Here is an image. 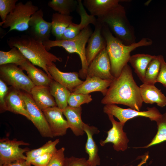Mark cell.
<instances>
[{"instance_id":"18","label":"cell","mask_w":166,"mask_h":166,"mask_svg":"<svg viewBox=\"0 0 166 166\" xmlns=\"http://www.w3.org/2000/svg\"><path fill=\"white\" fill-rule=\"evenodd\" d=\"M112 81L101 79L96 77H86L85 80L72 93L89 94L92 92L98 91L105 96Z\"/></svg>"},{"instance_id":"39","label":"cell","mask_w":166,"mask_h":166,"mask_svg":"<svg viewBox=\"0 0 166 166\" xmlns=\"http://www.w3.org/2000/svg\"><path fill=\"white\" fill-rule=\"evenodd\" d=\"M8 92V88L2 80L0 79V105L1 113L6 110L5 99Z\"/></svg>"},{"instance_id":"37","label":"cell","mask_w":166,"mask_h":166,"mask_svg":"<svg viewBox=\"0 0 166 166\" xmlns=\"http://www.w3.org/2000/svg\"><path fill=\"white\" fill-rule=\"evenodd\" d=\"M64 166H91L86 159L72 156L65 158Z\"/></svg>"},{"instance_id":"40","label":"cell","mask_w":166,"mask_h":166,"mask_svg":"<svg viewBox=\"0 0 166 166\" xmlns=\"http://www.w3.org/2000/svg\"><path fill=\"white\" fill-rule=\"evenodd\" d=\"M161 62L160 70L156 80V82H160L166 88V62L163 56L160 55Z\"/></svg>"},{"instance_id":"16","label":"cell","mask_w":166,"mask_h":166,"mask_svg":"<svg viewBox=\"0 0 166 166\" xmlns=\"http://www.w3.org/2000/svg\"><path fill=\"white\" fill-rule=\"evenodd\" d=\"M78 5L77 11L81 17V22L79 24L73 22L71 23L64 32L61 40H67L72 39L77 35L89 24L94 26L96 24L97 19L91 15L88 14L85 9L82 2L78 0Z\"/></svg>"},{"instance_id":"19","label":"cell","mask_w":166,"mask_h":166,"mask_svg":"<svg viewBox=\"0 0 166 166\" xmlns=\"http://www.w3.org/2000/svg\"><path fill=\"white\" fill-rule=\"evenodd\" d=\"M127 0H84L83 4L90 13V15L97 16L98 18H102L110 10L119 4L121 2Z\"/></svg>"},{"instance_id":"21","label":"cell","mask_w":166,"mask_h":166,"mask_svg":"<svg viewBox=\"0 0 166 166\" xmlns=\"http://www.w3.org/2000/svg\"><path fill=\"white\" fill-rule=\"evenodd\" d=\"M5 101L6 110L24 116L28 119L31 118L22 96V93L14 88L6 95Z\"/></svg>"},{"instance_id":"10","label":"cell","mask_w":166,"mask_h":166,"mask_svg":"<svg viewBox=\"0 0 166 166\" xmlns=\"http://www.w3.org/2000/svg\"><path fill=\"white\" fill-rule=\"evenodd\" d=\"M23 98L31 121L43 137H54L42 111L35 103L30 94L22 93Z\"/></svg>"},{"instance_id":"34","label":"cell","mask_w":166,"mask_h":166,"mask_svg":"<svg viewBox=\"0 0 166 166\" xmlns=\"http://www.w3.org/2000/svg\"><path fill=\"white\" fill-rule=\"evenodd\" d=\"M92 100L91 96L89 94L71 93L68 99V104L70 106L79 107L82 104L89 103Z\"/></svg>"},{"instance_id":"12","label":"cell","mask_w":166,"mask_h":166,"mask_svg":"<svg viewBox=\"0 0 166 166\" xmlns=\"http://www.w3.org/2000/svg\"><path fill=\"white\" fill-rule=\"evenodd\" d=\"M93 77L112 81L115 78L111 72L110 62L106 48L95 57L88 66L86 77Z\"/></svg>"},{"instance_id":"29","label":"cell","mask_w":166,"mask_h":166,"mask_svg":"<svg viewBox=\"0 0 166 166\" xmlns=\"http://www.w3.org/2000/svg\"><path fill=\"white\" fill-rule=\"evenodd\" d=\"M48 5L59 13L70 15L71 13L77 10L78 2L75 0H52L49 2Z\"/></svg>"},{"instance_id":"25","label":"cell","mask_w":166,"mask_h":166,"mask_svg":"<svg viewBox=\"0 0 166 166\" xmlns=\"http://www.w3.org/2000/svg\"><path fill=\"white\" fill-rule=\"evenodd\" d=\"M31 95L35 103L42 110L48 108L57 106L49 91V87L35 86Z\"/></svg>"},{"instance_id":"8","label":"cell","mask_w":166,"mask_h":166,"mask_svg":"<svg viewBox=\"0 0 166 166\" xmlns=\"http://www.w3.org/2000/svg\"><path fill=\"white\" fill-rule=\"evenodd\" d=\"M147 109V111H141L131 108H122L115 104H108L105 105L103 110L104 113L114 116L120 122L125 124L127 121L139 116L147 117L151 121H156L162 115L155 107H148Z\"/></svg>"},{"instance_id":"26","label":"cell","mask_w":166,"mask_h":166,"mask_svg":"<svg viewBox=\"0 0 166 166\" xmlns=\"http://www.w3.org/2000/svg\"><path fill=\"white\" fill-rule=\"evenodd\" d=\"M73 17L70 15H63L57 12L52 16L51 33L57 40H61L67 28L72 23Z\"/></svg>"},{"instance_id":"14","label":"cell","mask_w":166,"mask_h":166,"mask_svg":"<svg viewBox=\"0 0 166 166\" xmlns=\"http://www.w3.org/2000/svg\"><path fill=\"white\" fill-rule=\"evenodd\" d=\"M102 25L97 19L94 30L88 40L85 52L89 66L95 57L106 47V41L101 33Z\"/></svg>"},{"instance_id":"4","label":"cell","mask_w":166,"mask_h":166,"mask_svg":"<svg viewBox=\"0 0 166 166\" xmlns=\"http://www.w3.org/2000/svg\"><path fill=\"white\" fill-rule=\"evenodd\" d=\"M97 19L106 24L114 36L124 45H129L136 42L134 28L127 18L124 7L121 5Z\"/></svg>"},{"instance_id":"17","label":"cell","mask_w":166,"mask_h":166,"mask_svg":"<svg viewBox=\"0 0 166 166\" xmlns=\"http://www.w3.org/2000/svg\"><path fill=\"white\" fill-rule=\"evenodd\" d=\"M47 68L54 80L65 87L71 93L84 82L79 78L78 73L62 72L54 63L47 66Z\"/></svg>"},{"instance_id":"23","label":"cell","mask_w":166,"mask_h":166,"mask_svg":"<svg viewBox=\"0 0 166 166\" xmlns=\"http://www.w3.org/2000/svg\"><path fill=\"white\" fill-rule=\"evenodd\" d=\"M66 117L69 128L77 136L83 135L85 133L83 126L84 122L81 118L82 108L73 107L68 105L62 110Z\"/></svg>"},{"instance_id":"3","label":"cell","mask_w":166,"mask_h":166,"mask_svg":"<svg viewBox=\"0 0 166 166\" xmlns=\"http://www.w3.org/2000/svg\"><path fill=\"white\" fill-rule=\"evenodd\" d=\"M101 33L106 41V49L110 62L111 72L114 78L120 75L123 68L128 64L132 51L138 47L150 46L152 44L151 39L144 38L137 42L126 45L113 35L105 23H103Z\"/></svg>"},{"instance_id":"35","label":"cell","mask_w":166,"mask_h":166,"mask_svg":"<svg viewBox=\"0 0 166 166\" xmlns=\"http://www.w3.org/2000/svg\"><path fill=\"white\" fill-rule=\"evenodd\" d=\"M18 0H0V16L4 22L7 16L14 10Z\"/></svg>"},{"instance_id":"6","label":"cell","mask_w":166,"mask_h":166,"mask_svg":"<svg viewBox=\"0 0 166 166\" xmlns=\"http://www.w3.org/2000/svg\"><path fill=\"white\" fill-rule=\"evenodd\" d=\"M38 10L31 1L25 3L20 2L17 3L14 10L7 16L5 21L0 23V25L4 28L9 27L7 33L13 30L25 31L29 28L31 16Z\"/></svg>"},{"instance_id":"30","label":"cell","mask_w":166,"mask_h":166,"mask_svg":"<svg viewBox=\"0 0 166 166\" xmlns=\"http://www.w3.org/2000/svg\"><path fill=\"white\" fill-rule=\"evenodd\" d=\"M27 59L16 47L8 51H0V65L14 64L17 65Z\"/></svg>"},{"instance_id":"28","label":"cell","mask_w":166,"mask_h":166,"mask_svg":"<svg viewBox=\"0 0 166 166\" xmlns=\"http://www.w3.org/2000/svg\"><path fill=\"white\" fill-rule=\"evenodd\" d=\"M50 92L54 97L57 107L62 110L68 106V101L71 92L53 80L49 86Z\"/></svg>"},{"instance_id":"9","label":"cell","mask_w":166,"mask_h":166,"mask_svg":"<svg viewBox=\"0 0 166 166\" xmlns=\"http://www.w3.org/2000/svg\"><path fill=\"white\" fill-rule=\"evenodd\" d=\"M21 145H29L30 144L23 140H10L6 137L0 140V166H3L20 160H25L24 153L30 150L28 148H22Z\"/></svg>"},{"instance_id":"42","label":"cell","mask_w":166,"mask_h":166,"mask_svg":"<svg viewBox=\"0 0 166 166\" xmlns=\"http://www.w3.org/2000/svg\"><path fill=\"white\" fill-rule=\"evenodd\" d=\"M149 157V155L148 152H147L144 155L140 156V158L142 160L140 163L136 166H141L143 164L146 163ZM128 166H133L132 165Z\"/></svg>"},{"instance_id":"1","label":"cell","mask_w":166,"mask_h":166,"mask_svg":"<svg viewBox=\"0 0 166 166\" xmlns=\"http://www.w3.org/2000/svg\"><path fill=\"white\" fill-rule=\"evenodd\" d=\"M140 87L135 81L129 65L123 68L120 75L115 78L101 101L106 105L121 104L140 111L143 103Z\"/></svg>"},{"instance_id":"24","label":"cell","mask_w":166,"mask_h":166,"mask_svg":"<svg viewBox=\"0 0 166 166\" xmlns=\"http://www.w3.org/2000/svg\"><path fill=\"white\" fill-rule=\"evenodd\" d=\"M140 87L143 102L151 104L155 103L162 108L166 106V97L155 85L143 83Z\"/></svg>"},{"instance_id":"15","label":"cell","mask_w":166,"mask_h":166,"mask_svg":"<svg viewBox=\"0 0 166 166\" xmlns=\"http://www.w3.org/2000/svg\"><path fill=\"white\" fill-rule=\"evenodd\" d=\"M42 9L38 10L31 16L29 22L31 36L43 42L49 40L51 32L52 23L43 18Z\"/></svg>"},{"instance_id":"22","label":"cell","mask_w":166,"mask_h":166,"mask_svg":"<svg viewBox=\"0 0 166 166\" xmlns=\"http://www.w3.org/2000/svg\"><path fill=\"white\" fill-rule=\"evenodd\" d=\"M19 65L22 70L26 71L28 77L36 86L49 87L53 80L46 73L36 67L27 59Z\"/></svg>"},{"instance_id":"33","label":"cell","mask_w":166,"mask_h":166,"mask_svg":"<svg viewBox=\"0 0 166 166\" xmlns=\"http://www.w3.org/2000/svg\"><path fill=\"white\" fill-rule=\"evenodd\" d=\"M156 121L157 131L151 142L145 146L135 148H147L166 141V113L162 114Z\"/></svg>"},{"instance_id":"32","label":"cell","mask_w":166,"mask_h":166,"mask_svg":"<svg viewBox=\"0 0 166 166\" xmlns=\"http://www.w3.org/2000/svg\"><path fill=\"white\" fill-rule=\"evenodd\" d=\"M59 142V139L54 141L50 140L40 147L26 152V162L30 164L31 160L39 156L46 153L54 152L57 150L56 146Z\"/></svg>"},{"instance_id":"31","label":"cell","mask_w":166,"mask_h":166,"mask_svg":"<svg viewBox=\"0 0 166 166\" xmlns=\"http://www.w3.org/2000/svg\"><path fill=\"white\" fill-rule=\"evenodd\" d=\"M161 62L160 55L156 56L150 62L147 68L143 83L155 85L160 70Z\"/></svg>"},{"instance_id":"11","label":"cell","mask_w":166,"mask_h":166,"mask_svg":"<svg viewBox=\"0 0 166 166\" xmlns=\"http://www.w3.org/2000/svg\"><path fill=\"white\" fill-rule=\"evenodd\" d=\"M107 115L112 127L107 132V136L106 139L104 140H100L99 143L101 146H103L106 143H111L113 144V147L115 150L125 151L128 148L129 140L126 133L123 130L125 124L116 121L112 115Z\"/></svg>"},{"instance_id":"13","label":"cell","mask_w":166,"mask_h":166,"mask_svg":"<svg viewBox=\"0 0 166 166\" xmlns=\"http://www.w3.org/2000/svg\"><path fill=\"white\" fill-rule=\"evenodd\" d=\"M42 111L53 137L65 135L69 127L67 120L63 117L62 110L55 106Z\"/></svg>"},{"instance_id":"5","label":"cell","mask_w":166,"mask_h":166,"mask_svg":"<svg viewBox=\"0 0 166 166\" xmlns=\"http://www.w3.org/2000/svg\"><path fill=\"white\" fill-rule=\"evenodd\" d=\"M93 33L92 29L89 25L72 39L59 40L49 39L43 42V44L48 51L52 47L58 46L62 47L69 53L77 54L81 59L82 66L78 73L79 76L83 79H86L89 65L86 58L85 47Z\"/></svg>"},{"instance_id":"20","label":"cell","mask_w":166,"mask_h":166,"mask_svg":"<svg viewBox=\"0 0 166 166\" xmlns=\"http://www.w3.org/2000/svg\"><path fill=\"white\" fill-rule=\"evenodd\" d=\"M83 130L87 136V140L85 146V151L89 156L88 162L91 166H97L100 164L101 160L98 155V149L93 136L97 134L100 131L97 128L93 126H89L84 123Z\"/></svg>"},{"instance_id":"7","label":"cell","mask_w":166,"mask_h":166,"mask_svg":"<svg viewBox=\"0 0 166 166\" xmlns=\"http://www.w3.org/2000/svg\"><path fill=\"white\" fill-rule=\"evenodd\" d=\"M23 70L14 64L1 65L0 79L14 89L24 90L31 94V90L35 85Z\"/></svg>"},{"instance_id":"27","label":"cell","mask_w":166,"mask_h":166,"mask_svg":"<svg viewBox=\"0 0 166 166\" xmlns=\"http://www.w3.org/2000/svg\"><path fill=\"white\" fill-rule=\"evenodd\" d=\"M155 56L148 54L138 53L131 56L130 58L129 62L143 83L147 66Z\"/></svg>"},{"instance_id":"38","label":"cell","mask_w":166,"mask_h":166,"mask_svg":"<svg viewBox=\"0 0 166 166\" xmlns=\"http://www.w3.org/2000/svg\"><path fill=\"white\" fill-rule=\"evenodd\" d=\"M54 152L46 153L39 156L31 160L30 164L34 166H46Z\"/></svg>"},{"instance_id":"36","label":"cell","mask_w":166,"mask_h":166,"mask_svg":"<svg viewBox=\"0 0 166 166\" xmlns=\"http://www.w3.org/2000/svg\"><path fill=\"white\" fill-rule=\"evenodd\" d=\"M65 150L64 147L57 149L46 166H64L65 158L64 155Z\"/></svg>"},{"instance_id":"41","label":"cell","mask_w":166,"mask_h":166,"mask_svg":"<svg viewBox=\"0 0 166 166\" xmlns=\"http://www.w3.org/2000/svg\"><path fill=\"white\" fill-rule=\"evenodd\" d=\"M3 166H32L30 164L28 163L25 160H20L10 163Z\"/></svg>"},{"instance_id":"2","label":"cell","mask_w":166,"mask_h":166,"mask_svg":"<svg viewBox=\"0 0 166 166\" xmlns=\"http://www.w3.org/2000/svg\"><path fill=\"white\" fill-rule=\"evenodd\" d=\"M7 43L11 48L14 47L17 48L33 64L43 69L52 78L47 66L57 61H62L61 57L48 51L42 41L31 35L12 36L8 38Z\"/></svg>"}]
</instances>
